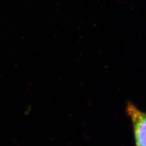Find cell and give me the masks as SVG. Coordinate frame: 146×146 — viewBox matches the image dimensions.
Returning a JSON list of instances; mask_svg holds the SVG:
<instances>
[{"instance_id":"obj_1","label":"cell","mask_w":146,"mask_h":146,"mask_svg":"<svg viewBox=\"0 0 146 146\" xmlns=\"http://www.w3.org/2000/svg\"><path fill=\"white\" fill-rule=\"evenodd\" d=\"M127 113L133 127L136 146H146V113L132 103H128Z\"/></svg>"}]
</instances>
